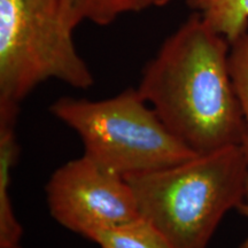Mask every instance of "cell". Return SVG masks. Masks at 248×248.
Segmentation results:
<instances>
[{
	"mask_svg": "<svg viewBox=\"0 0 248 248\" xmlns=\"http://www.w3.org/2000/svg\"><path fill=\"white\" fill-rule=\"evenodd\" d=\"M230 48L193 13L142 70L141 97L197 155L244 142L246 125L230 73Z\"/></svg>",
	"mask_w": 248,
	"mask_h": 248,
	"instance_id": "1",
	"label": "cell"
},
{
	"mask_svg": "<svg viewBox=\"0 0 248 248\" xmlns=\"http://www.w3.org/2000/svg\"><path fill=\"white\" fill-rule=\"evenodd\" d=\"M247 176L243 148L233 146L125 179L140 215L173 248H207L225 214L243 202Z\"/></svg>",
	"mask_w": 248,
	"mask_h": 248,
	"instance_id": "2",
	"label": "cell"
},
{
	"mask_svg": "<svg viewBox=\"0 0 248 248\" xmlns=\"http://www.w3.org/2000/svg\"><path fill=\"white\" fill-rule=\"evenodd\" d=\"M49 111L77 133L84 156L121 177L156 171L197 156L169 131L137 89L104 100L63 97Z\"/></svg>",
	"mask_w": 248,
	"mask_h": 248,
	"instance_id": "3",
	"label": "cell"
},
{
	"mask_svg": "<svg viewBox=\"0 0 248 248\" xmlns=\"http://www.w3.org/2000/svg\"><path fill=\"white\" fill-rule=\"evenodd\" d=\"M76 27L62 0H0V105L20 107L47 79L91 88L93 75L74 44Z\"/></svg>",
	"mask_w": 248,
	"mask_h": 248,
	"instance_id": "4",
	"label": "cell"
},
{
	"mask_svg": "<svg viewBox=\"0 0 248 248\" xmlns=\"http://www.w3.org/2000/svg\"><path fill=\"white\" fill-rule=\"evenodd\" d=\"M49 214L67 230L88 238L140 216L131 186L83 155L55 170L46 184Z\"/></svg>",
	"mask_w": 248,
	"mask_h": 248,
	"instance_id": "5",
	"label": "cell"
},
{
	"mask_svg": "<svg viewBox=\"0 0 248 248\" xmlns=\"http://www.w3.org/2000/svg\"><path fill=\"white\" fill-rule=\"evenodd\" d=\"M20 107L0 105V248H22L23 228L11 197L12 171L18 160L16 137Z\"/></svg>",
	"mask_w": 248,
	"mask_h": 248,
	"instance_id": "6",
	"label": "cell"
},
{
	"mask_svg": "<svg viewBox=\"0 0 248 248\" xmlns=\"http://www.w3.org/2000/svg\"><path fill=\"white\" fill-rule=\"evenodd\" d=\"M172 0H62L64 12L76 26L89 21L107 26L124 14L162 7Z\"/></svg>",
	"mask_w": 248,
	"mask_h": 248,
	"instance_id": "7",
	"label": "cell"
},
{
	"mask_svg": "<svg viewBox=\"0 0 248 248\" xmlns=\"http://www.w3.org/2000/svg\"><path fill=\"white\" fill-rule=\"evenodd\" d=\"M186 4L230 44L248 32V0H186Z\"/></svg>",
	"mask_w": 248,
	"mask_h": 248,
	"instance_id": "8",
	"label": "cell"
},
{
	"mask_svg": "<svg viewBox=\"0 0 248 248\" xmlns=\"http://www.w3.org/2000/svg\"><path fill=\"white\" fill-rule=\"evenodd\" d=\"M88 239L101 248H173L166 235L141 215L124 224L94 232Z\"/></svg>",
	"mask_w": 248,
	"mask_h": 248,
	"instance_id": "9",
	"label": "cell"
},
{
	"mask_svg": "<svg viewBox=\"0 0 248 248\" xmlns=\"http://www.w3.org/2000/svg\"><path fill=\"white\" fill-rule=\"evenodd\" d=\"M229 63L232 82L239 99L246 125V133L241 148L248 163V32L231 44Z\"/></svg>",
	"mask_w": 248,
	"mask_h": 248,
	"instance_id": "10",
	"label": "cell"
},
{
	"mask_svg": "<svg viewBox=\"0 0 248 248\" xmlns=\"http://www.w3.org/2000/svg\"><path fill=\"white\" fill-rule=\"evenodd\" d=\"M239 212L243 214L244 216H246L248 218V176H247V182H246V187H245V195L243 202L239 206ZM239 248H248V237L244 240V243L240 245Z\"/></svg>",
	"mask_w": 248,
	"mask_h": 248,
	"instance_id": "11",
	"label": "cell"
}]
</instances>
